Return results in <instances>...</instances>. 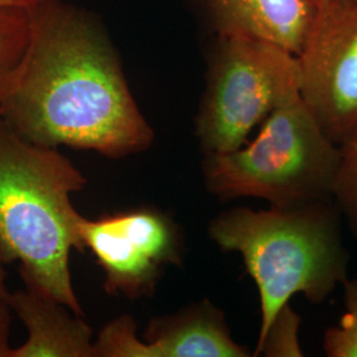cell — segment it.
I'll return each mask as SVG.
<instances>
[{
    "label": "cell",
    "instance_id": "10",
    "mask_svg": "<svg viewBox=\"0 0 357 357\" xmlns=\"http://www.w3.org/2000/svg\"><path fill=\"white\" fill-rule=\"evenodd\" d=\"M144 342L151 357H249L234 342L224 312L209 301L150 323Z\"/></svg>",
    "mask_w": 357,
    "mask_h": 357
},
{
    "label": "cell",
    "instance_id": "1",
    "mask_svg": "<svg viewBox=\"0 0 357 357\" xmlns=\"http://www.w3.org/2000/svg\"><path fill=\"white\" fill-rule=\"evenodd\" d=\"M31 40L0 115L22 138L109 158L141 153L153 131L135 102L116 51L89 13L40 0Z\"/></svg>",
    "mask_w": 357,
    "mask_h": 357
},
{
    "label": "cell",
    "instance_id": "18",
    "mask_svg": "<svg viewBox=\"0 0 357 357\" xmlns=\"http://www.w3.org/2000/svg\"><path fill=\"white\" fill-rule=\"evenodd\" d=\"M40 0H0V8L8 7H17V8H26L31 10L35 7Z\"/></svg>",
    "mask_w": 357,
    "mask_h": 357
},
{
    "label": "cell",
    "instance_id": "17",
    "mask_svg": "<svg viewBox=\"0 0 357 357\" xmlns=\"http://www.w3.org/2000/svg\"><path fill=\"white\" fill-rule=\"evenodd\" d=\"M317 11H327V10H335V8H342V7H348L352 4H356L357 0H310Z\"/></svg>",
    "mask_w": 357,
    "mask_h": 357
},
{
    "label": "cell",
    "instance_id": "15",
    "mask_svg": "<svg viewBox=\"0 0 357 357\" xmlns=\"http://www.w3.org/2000/svg\"><path fill=\"white\" fill-rule=\"evenodd\" d=\"M96 357H151L146 342L139 340L134 320L128 317L109 323L94 342Z\"/></svg>",
    "mask_w": 357,
    "mask_h": 357
},
{
    "label": "cell",
    "instance_id": "12",
    "mask_svg": "<svg viewBox=\"0 0 357 357\" xmlns=\"http://www.w3.org/2000/svg\"><path fill=\"white\" fill-rule=\"evenodd\" d=\"M301 324L302 318L290 302L283 305L271 320L266 332L258 337L253 356H303V349L299 342Z\"/></svg>",
    "mask_w": 357,
    "mask_h": 357
},
{
    "label": "cell",
    "instance_id": "4",
    "mask_svg": "<svg viewBox=\"0 0 357 357\" xmlns=\"http://www.w3.org/2000/svg\"><path fill=\"white\" fill-rule=\"evenodd\" d=\"M339 156L298 93L268 114L253 141L205 155V187L221 200L255 197L270 206L333 200Z\"/></svg>",
    "mask_w": 357,
    "mask_h": 357
},
{
    "label": "cell",
    "instance_id": "13",
    "mask_svg": "<svg viewBox=\"0 0 357 357\" xmlns=\"http://www.w3.org/2000/svg\"><path fill=\"white\" fill-rule=\"evenodd\" d=\"M339 151L332 199L357 237V134L339 144Z\"/></svg>",
    "mask_w": 357,
    "mask_h": 357
},
{
    "label": "cell",
    "instance_id": "11",
    "mask_svg": "<svg viewBox=\"0 0 357 357\" xmlns=\"http://www.w3.org/2000/svg\"><path fill=\"white\" fill-rule=\"evenodd\" d=\"M31 13L0 8V106L13 88L31 40Z\"/></svg>",
    "mask_w": 357,
    "mask_h": 357
},
{
    "label": "cell",
    "instance_id": "6",
    "mask_svg": "<svg viewBox=\"0 0 357 357\" xmlns=\"http://www.w3.org/2000/svg\"><path fill=\"white\" fill-rule=\"evenodd\" d=\"M299 96L337 146L357 134V3L318 11L296 54Z\"/></svg>",
    "mask_w": 357,
    "mask_h": 357
},
{
    "label": "cell",
    "instance_id": "19",
    "mask_svg": "<svg viewBox=\"0 0 357 357\" xmlns=\"http://www.w3.org/2000/svg\"><path fill=\"white\" fill-rule=\"evenodd\" d=\"M10 296H11V294L8 293L7 286H6V273L3 270V262L0 259V298L10 299Z\"/></svg>",
    "mask_w": 357,
    "mask_h": 357
},
{
    "label": "cell",
    "instance_id": "2",
    "mask_svg": "<svg viewBox=\"0 0 357 357\" xmlns=\"http://www.w3.org/2000/svg\"><path fill=\"white\" fill-rule=\"evenodd\" d=\"M85 184L64 155L26 141L0 115V259L19 261L26 284L79 317L69 257L84 249L70 196Z\"/></svg>",
    "mask_w": 357,
    "mask_h": 357
},
{
    "label": "cell",
    "instance_id": "8",
    "mask_svg": "<svg viewBox=\"0 0 357 357\" xmlns=\"http://www.w3.org/2000/svg\"><path fill=\"white\" fill-rule=\"evenodd\" d=\"M217 36L248 35L298 54L317 17L310 0H200Z\"/></svg>",
    "mask_w": 357,
    "mask_h": 357
},
{
    "label": "cell",
    "instance_id": "5",
    "mask_svg": "<svg viewBox=\"0 0 357 357\" xmlns=\"http://www.w3.org/2000/svg\"><path fill=\"white\" fill-rule=\"evenodd\" d=\"M299 93L296 56L262 38L220 35L195 119L204 155L234 151L268 114Z\"/></svg>",
    "mask_w": 357,
    "mask_h": 357
},
{
    "label": "cell",
    "instance_id": "3",
    "mask_svg": "<svg viewBox=\"0 0 357 357\" xmlns=\"http://www.w3.org/2000/svg\"><path fill=\"white\" fill-rule=\"evenodd\" d=\"M224 252L241 255L261 302V337L296 294L319 305L348 278L342 213L333 200L255 211L236 206L209 224Z\"/></svg>",
    "mask_w": 357,
    "mask_h": 357
},
{
    "label": "cell",
    "instance_id": "7",
    "mask_svg": "<svg viewBox=\"0 0 357 357\" xmlns=\"http://www.w3.org/2000/svg\"><path fill=\"white\" fill-rule=\"evenodd\" d=\"M77 234L103 268L110 294L150 293L163 268L180 259L181 237L169 217L151 209L97 220L77 217Z\"/></svg>",
    "mask_w": 357,
    "mask_h": 357
},
{
    "label": "cell",
    "instance_id": "9",
    "mask_svg": "<svg viewBox=\"0 0 357 357\" xmlns=\"http://www.w3.org/2000/svg\"><path fill=\"white\" fill-rule=\"evenodd\" d=\"M10 305L28 331L26 343L11 357H96L91 328L51 296L26 284L11 294Z\"/></svg>",
    "mask_w": 357,
    "mask_h": 357
},
{
    "label": "cell",
    "instance_id": "16",
    "mask_svg": "<svg viewBox=\"0 0 357 357\" xmlns=\"http://www.w3.org/2000/svg\"><path fill=\"white\" fill-rule=\"evenodd\" d=\"M10 324H11V305L10 299L0 298V357H11L13 348L10 347Z\"/></svg>",
    "mask_w": 357,
    "mask_h": 357
},
{
    "label": "cell",
    "instance_id": "14",
    "mask_svg": "<svg viewBox=\"0 0 357 357\" xmlns=\"http://www.w3.org/2000/svg\"><path fill=\"white\" fill-rule=\"evenodd\" d=\"M344 312L337 326L324 332L323 351L328 357H357V278L343 283Z\"/></svg>",
    "mask_w": 357,
    "mask_h": 357
}]
</instances>
